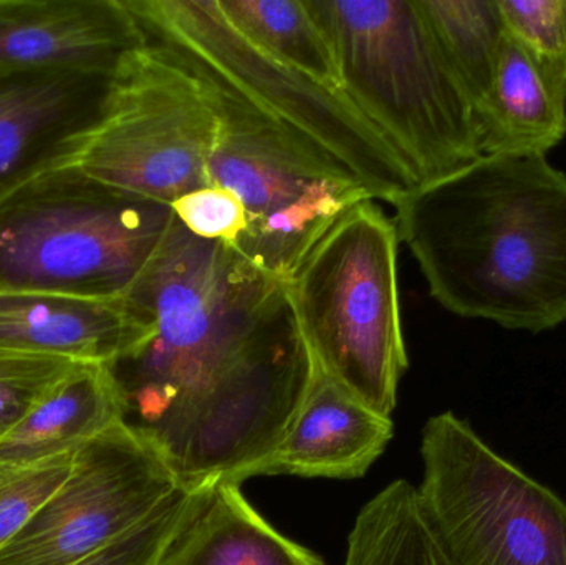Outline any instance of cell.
Returning <instances> with one entry per match:
<instances>
[{"label": "cell", "instance_id": "obj_11", "mask_svg": "<svg viewBox=\"0 0 566 565\" xmlns=\"http://www.w3.org/2000/svg\"><path fill=\"white\" fill-rule=\"evenodd\" d=\"M115 76L0 63V199L95 125Z\"/></svg>", "mask_w": 566, "mask_h": 565}, {"label": "cell", "instance_id": "obj_20", "mask_svg": "<svg viewBox=\"0 0 566 565\" xmlns=\"http://www.w3.org/2000/svg\"><path fill=\"white\" fill-rule=\"evenodd\" d=\"M418 6L479 116L507 39L499 0H418Z\"/></svg>", "mask_w": 566, "mask_h": 565}, {"label": "cell", "instance_id": "obj_1", "mask_svg": "<svg viewBox=\"0 0 566 565\" xmlns=\"http://www.w3.org/2000/svg\"><path fill=\"white\" fill-rule=\"evenodd\" d=\"M126 297L151 325L145 344L113 365L126 423L156 444L182 486L251 480L312 377L282 282L175 216Z\"/></svg>", "mask_w": 566, "mask_h": 565}, {"label": "cell", "instance_id": "obj_24", "mask_svg": "<svg viewBox=\"0 0 566 565\" xmlns=\"http://www.w3.org/2000/svg\"><path fill=\"white\" fill-rule=\"evenodd\" d=\"M80 362L0 348V440Z\"/></svg>", "mask_w": 566, "mask_h": 565}, {"label": "cell", "instance_id": "obj_2", "mask_svg": "<svg viewBox=\"0 0 566 565\" xmlns=\"http://www.w3.org/2000/svg\"><path fill=\"white\" fill-rule=\"evenodd\" d=\"M392 206L446 311L532 334L566 322V175L545 156H481Z\"/></svg>", "mask_w": 566, "mask_h": 565}, {"label": "cell", "instance_id": "obj_23", "mask_svg": "<svg viewBox=\"0 0 566 565\" xmlns=\"http://www.w3.org/2000/svg\"><path fill=\"white\" fill-rule=\"evenodd\" d=\"M75 451L30 463L0 461V547L12 541L72 471Z\"/></svg>", "mask_w": 566, "mask_h": 565}, {"label": "cell", "instance_id": "obj_17", "mask_svg": "<svg viewBox=\"0 0 566 565\" xmlns=\"http://www.w3.org/2000/svg\"><path fill=\"white\" fill-rule=\"evenodd\" d=\"M158 565L325 564L275 531L245 500L241 484L218 483Z\"/></svg>", "mask_w": 566, "mask_h": 565}, {"label": "cell", "instance_id": "obj_7", "mask_svg": "<svg viewBox=\"0 0 566 565\" xmlns=\"http://www.w3.org/2000/svg\"><path fill=\"white\" fill-rule=\"evenodd\" d=\"M219 108L208 83L149 42L126 59L95 125L50 166L171 206L211 185ZM46 171V169H45Z\"/></svg>", "mask_w": 566, "mask_h": 565}, {"label": "cell", "instance_id": "obj_10", "mask_svg": "<svg viewBox=\"0 0 566 565\" xmlns=\"http://www.w3.org/2000/svg\"><path fill=\"white\" fill-rule=\"evenodd\" d=\"M181 488L146 435L116 423L75 451L65 483L0 547V565L76 563L138 526Z\"/></svg>", "mask_w": 566, "mask_h": 565}, {"label": "cell", "instance_id": "obj_14", "mask_svg": "<svg viewBox=\"0 0 566 565\" xmlns=\"http://www.w3.org/2000/svg\"><path fill=\"white\" fill-rule=\"evenodd\" d=\"M305 398L281 443L252 471L255 477L356 480L385 453L391 418L376 414L329 380L312 360Z\"/></svg>", "mask_w": 566, "mask_h": 565}, {"label": "cell", "instance_id": "obj_6", "mask_svg": "<svg viewBox=\"0 0 566 565\" xmlns=\"http://www.w3.org/2000/svg\"><path fill=\"white\" fill-rule=\"evenodd\" d=\"M172 221L169 205L46 169L0 199V291L126 297Z\"/></svg>", "mask_w": 566, "mask_h": 565}, {"label": "cell", "instance_id": "obj_15", "mask_svg": "<svg viewBox=\"0 0 566 565\" xmlns=\"http://www.w3.org/2000/svg\"><path fill=\"white\" fill-rule=\"evenodd\" d=\"M126 398L113 367L78 364L0 440V461L30 463L76 451L126 420Z\"/></svg>", "mask_w": 566, "mask_h": 565}, {"label": "cell", "instance_id": "obj_12", "mask_svg": "<svg viewBox=\"0 0 566 565\" xmlns=\"http://www.w3.org/2000/svg\"><path fill=\"white\" fill-rule=\"evenodd\" d=\"M148 45L125 0H0V63L115 76Z\"/></svg>", "mask_w": 566, "mask_h": 565}, {"label": "cell", "instance_id": "obj_3", "mask_svg": "<svg viewBox=\"0 0 566 565\" xmlns=\"http://www.w3.org/2000/svg\"><path fill=\"white\" fill-rule=\"evenodd\" d=\"M149 42L302 148L395 205L418 186L388 139L345 93L322 85L245 39L218 0H125Z\"/></svg>", "mask_w": 566, "mask_h": 565}, {"label": "cell", "instance_id": "obj_9", "mask_svg": "<svg viewBox=\"0 0 566 565\" xmlns=\"http://www.w3.org/2000/svg\"><path fill=\"white\" fill-rule=\"evenodd\" d=\"M211 90L219 128L209 181L234 192L248 215V229L232 251L283 284L345 212L373 196L348 172Z\"/></svg>", "mask_w": 566, "mask_h": 565}, {"label": "cell", "instance_id": "obj_22", "mask_svg": "<svg viewBox=\"0 0 566 565\" xmlns=\"http://www.w3.org/2000/svg\"><path fill=\"white\" fill-rule=\"evenodd\" d=\"M507 35L566 96V0H499Z\"/></svg>", "mask_w": 566, "mask_h": 565}, {"label": "cell", "instance_id": "obj_13", "mask_svg": "<svg viewBox=\"0 0 566 565\" xmlns=\"http://www.w3.org/2000/svg\"><path fill=\"white\" fill-rule=\"evenodd\" d=\"M149 334L151 325L128 297L0 291V348L113 367Z\"/></svg>", "mask_w": 566, "mask_h": 565}, {"label": "cell", "instance_id": "obj_19", "mask_svg": "<svg viewBox=\"0 0 566 565\" xmlns=\"http://www.w3.org/2000/svg\"><path fill=\"white\" fill-rule=\"evenodd\" d=\"M218 3L229 22L262 52L342 92L332 42L310 9L308 0H218Z\"/></svg>", "mask_w": 566, "mask_h": 565}, {"label": "cell", "instance_id": "obj_4", "mask_svg": "<svg viewBox=\"0 0 566 565\" xmlns=\"http://www.w3.org/2000/svg\"><path fill=\"white\" fill-rule=\"evenodd\" d=\"M308 3L332 42L342 92L398 151L418 186L481 158L478 112L418 0Z\"/></svg>", "mask_w": 566, "mask_h": 565}, {"label": "cell", "instance_id": "obj_18", "mask_svg": "<svg viewBox=\"0 0 566 565\" xmlns=\"http://www.w3.org/2000/svg\"><path fill=\"white\" fill-rule=\"evenodd\" d=\"M343 565H458L426 513L418 488L398 480L363 506Z\"/></svg>", "mask_w": 566, "mask_h": 565}, {"label": "cell", "instance_id": "obj_21", "mask_svg": "<svg viewBox=\"0 0 566 565\" xmlns=\"http://www.w3.org/2000/svg\"><path fill=\"white\" fill-rule=\"evenodd\" d=\"M214 486H182L138 526L70 565H158L169 544L201 510Z\"/></svg>", "mask_w": 566, "mask_h": 565}, {"label": "cell", "instance_id": "obj_16", "mask_svg": "<svg viewBox=\"0 0 566 565\" xmlns=\"http://www.w3.org/2000/svg\"><path fill=\"white\" fill-rule=\"evenodd\" d=\"M479 128L482 156H547L566 136V96L509 35Z\"/></svg>", "mask_w": 566, "mask_h": 565}, {"label": "cell", "instance_id": "obj_8", "mask_svg": "<svg viewBox=\"0 0 566 565\" xmlns=\"http://www.w3.org/2000/svg\"><path fill=\"white\" fill-rule=\"evenodd\" d=\"M426 513L458 565H566V503L452 411L422 430Z\"/></svg>", "mask_w": 566, "mask_h": 565}, {"label": "cell", "instance_id": "obj_5", "mask_svg": "<svg viewBox=\"0 0 566 565\" xmlns=\"http://www.w3.org/2000/svg\"><path fill=\"white\" fill-rule=\"evenodd\" d=\"M399 232L375 199L342 216L283 282L319 370L391 418L408 368L398 284Z\"/></svg>", "mask_w": 566, "mask_h": 565}, {"label": "cell", "instance_id": "obj_25", "mask_svg": "<svg viewBox=\"0 0 566 565\" xmlns=\"http://www.w3.org/2000/svg\"><path fill=\"white\" fill-rule=\"evenodd\" d=\"M172 215L196 238L234 249L248 229V215L238 196L221 186L195 189L171 202Z\"/></svg>", "mask_w": 566, "mask_h": 565}]
</instances>
